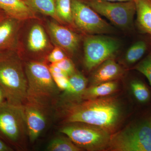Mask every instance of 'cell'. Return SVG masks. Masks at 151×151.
Wrapping results in <instances>:
<instances>
[{"label":"cell","instance_id":"6da1fadb","mask_svg":"<svg viewBox=\"0 0 151 151\" xmlns=\"http://www.w3.org/2000/svg\"><path fill=\"white\" fill-rule=\"evenodd\" d=\"M64 122L100 127L112 134L117 132L124 116V107L116 97L108 96L62 104Z\"/></svg>","mask_w":151,"mask_h":151},{"label":"cell","instance_id":"7a4b0ae2","mask_svg":"<svg viewBox=\"0 0 151 151\" xmlns=\"http://www.w3.org/2000/svg\"><path fill=\"white\" fill-rule=\"evenodd\" d=\"M0 86L9 104L22 107L26 102L25 69L19 56L12 49L0 50Z\"/></svg>","mask_w":151,"mask_h":151},{"label":"cell","instance_id":"3957f363","mask_svg":"<svg viewBox=\"0 0 151 151\" xmlns=\"http://www.w3.org/2000/svg\"><path fill=\"white\" fill-rule=\"evenodd\" d=\"M107 151H151V107L112 134Z\"/></svg>","mask_w":151,"mask_h":151},{"label":"cell","instance_id":"277c9868","mask_svg":"<svg viewBox=\"0 0 151 151\" xmlns=\"http://www.w3.org/2000/svg\"><path fill=\"white\" fill-rule=\"evenodd\" d=\"M25 72L27 82L26 102L46 107L57 96L58 88L49 68L43 63L30 61Z\"/></svg>","mask_w":151,"mask_h":151},{"label":"cell","instance_id":"5b68a950","mask_svg":"<svg viewBox=\"0 0 151 151\" xmlns=\"http://www.w3.org/2000/svg\"><path fill=\"white\" fill-rule=\"evenodd\" d=\"M75 145L88 151H107L111 134L100 127L83 123H70L60 129Z\"/></svg>","mask_w":151,"mask_h":151},{"label":"cell","instance_id":"8992f818","mask_svg":"<svg viewBox=\"0 0 151 151\" xmlns=\"http://www.w3.org/2000/svg\"><path fill=\"white\" fill-rule=\"evenodd\" d=\"M27 133L22 107L6 102L0 106V137L16 147H21Z\"/></svg>","mask_w":151,"mask_h":151},{"label":"cell","instance_id":"52a82bcc","mask_svg":"<svg viewBox=\"0 0 151 151\" xmlns=\"http://www.w3.org/2000/svg\"><path fill=\"white\" fill-rule=\"evenodd\" d=\"M120 45L117 40L103 35L86 36L84 42V63L86 70L90 71L111 58Z\"/></svg>","mask_w":151,"mask_h":151},{"label":"cell","instance_id":"ba28073f","mask_svg":"<svg viewBox=\"0 0 151 151\" xmlns=\"http://www.w3.org/2000/svg\"><path fill=\"white\" fill-rule=\"evenodd\" d=\"M86 4L96 12L108 19L120 28L128 29L132 27L136 13L134 0L112 2L106 0H87Z\"/></svg>","mask_w":151,"mask_h":151},{"label":"cell","instance_id":"9c48e42d","mask_svg":"<svg viewBox=\"0 0 151 151\" xmlns=\"http://www.w3.org/2000/svg\"><path fill=\"white\" fill-rule=\"evenodd\" d=\"M73 24L83 32L92 35L111 33L113 28L99 14L81 0H71Z\"/></svg>","mask_w":151,"mask_h":151},{"label":"cell","instance_id":"30bf717a","mask_svg":"<svg viewBox=\"0 0 151 151\" xmlns=\"http://www.w3.org/2000/svg\"><path fill=\"white\" fill-rule=\"evenodd\" d=\"M45 108L44 106L27 101L22 107L27 132L31 142L37 140L46 127L47 119L44 111Z\"/></svg>","mask_w":151,"mask_h":151},{"label":"cell","instance_id":"8fae6325","mask_svg":"<svg viewBox=\"0 0 151 151\" xmlns=\"http://www.w3.org/2000/svg\"><path fill=\"white\" fill-rule=\"evenodd\" d=\"M47 26L52 38L58 47L70 53L76 51L80 41L77 34L67 28L53 22L49 23Z\"/></svg>","mask_w":151,"mask_h":151},{"label":"cell","instance_id":"7c38bea8","mask_svg":"<svg viewBox=\"0 0 151 151\" xmlns=\"http://www.w3.org/2000/svg\"><path fill=\"white\" fill-rule=\"evenodd\" d=\"M124 73V70L121 65L114 60L109 58L98 66L91 77V84L92 85H96L116 81Z\"/></svg>","mask_w":151,"mask_h":151},{"label":"cell","instance_id":"4fadbf2b","mask_svg":"<svg viewBox=\"0 0 151 151\" xmlns=\"http://www.w3.org/2000/svg\"><path fill=\"white\" fill-rule=\"evenodd\" d=\"M19 21L8 16L0 21V50L12 49L15 45Z\"/></svg>","mask_w":151,"mask_h":151},{"label":"cell","instance_id":"5bb4252c","mask_svg":"<svg viewBox=\"0 0 151 151\" xmlns=\"http://www.w3.org/2000/svg\"><path fill=\"white\" fill-rule=\"evenodd\" d=\"M69 84L60 96L61 104L81 100L86 89L87 80L83 74L76 71L68 77Z\"/></svg>","mask_w":151,"mask_h":151},{"label":"cell","instance_id":"9a60e30c","mask_svg":"<svg viewBox=\"0 0 151 151\" xmlns=\"http://www.w3.org/2000/svg\"><path fill=\"white\" fill-rule=\"evenodd\" d=\"M0 9L7 16L18 20H25L35 18L34 12L24 0H0Z\"/></svg>","mask_w":151,"mask_h":151},{"label":"cell","instance_id":"2e32d148","mask_svg":"<svg viewBox=\"0 0 151 151\" xmlns=\"http://www.w3.org/2000/svg\"><path fill=\"white\" fill-rule=\"evenodd\" d=\"M136 6L137 23L143 33L151 36V0H134Z\"/></svg>","mask_w":151,"mask_h":151},{"label":"cell","instance_id":"e0dca14e","mask_svg":"<svg viewBox=\"0 0 151 151\" xmlns=\"http://www.w3.org/2000/svg\"><path fill=\"white\" fill-rule=\"evenodd\" d=\"M130 92L133 99L140 106H149L151 103V89L140 78L132 79L129 83Z\"/></svg>","mask_w":151,"mask_h":151},{"label":"cell","instance_id":"ac0fdd59","mask_svg":"<svg viewBox=\"0 0 151 151\" xmlns=\"http://www.w3.org/2000/svg\"><path fill=\"white\" fill-rule=\"evenodd\" d=\"M119 85L116 81H108L92 85L85 89L81 96V100H90L108 97L116 92Z\"/></svg>","mask_w":151,"mask_h":151},{"label":"cell","instance_id":"d6986e66","mask_svg":"<svg viewBox=\"0 0 151 151\" xmlns=\"http://www.w3.org/2000/svg\"><path fill=\"white\" fill-rule=\"evenodd\" d=\"M48 41L43 28L35 24L31 28L27 39V47L30 51L38 52L44 50L47 46Z\"/></svg>","mask_w":151,"mask_h":151},{"label":"cell","instance_id":"ffe728a7","mask_svg":"<svg viewBox=\"0 0 151 151\" xmlns=\"http://www.w3.org/2000/svg\"><path fill=\"white\" fill-rule=\"evenodd\" d=\"M34 12L51 17L59 22L62 23L57 14L55 0H24Z\"/></svg>","mask_w":151,"mask_h":151},{"label":"cell","instance_id":"44dd1931","mask_svg":"<svg viewBox=\"0 0 151 151\" xmlns=\"http://www.w3.org/2000/svg\"><path fill=\"white\" fill-rule=\"evenodd\" d=\"M148 43L145 40H139L131 45L126 52L125 61L129 65H133L141 60L145 54Z\"/></svg>","mask_w":151,"mask_h":151},{"label":"cell","instance_id":"7402d4cb","mask_svg":"<svg viewBox=\"0 0 151 151\" xmlns=\"http://www.w3.org/2000/svg\"><path fill=\"white\" fill-rule=\"evenodd\" d=\"M82 150L69 138L65 137L55 138L50 141L46 149L49 151H80Z\"/></svg>","mask_w":151,"mask_h":151},{"label":"cell","instance_id":"603a6c76","mask_svg":"<svg viewBox=\"0 0 151 151\" xmlns=\"http://www.w3.org/2000/svg\"><path fill=\"white\" fill-rule=\"evenodd\" d=\"M57 14L62 22L73 24L71 0H55Z\"/></svg>","mask_w":151,"mask_h":151},{"label":"cell","instance_id":"cb8c5ba5","mask_svg":"<svg viewBox=\"0 0 151 151\" xmlns=\"http://www.w3.org/2000/svg\"><path fill=\"white\" fill-rule=\"evenodd\" d=\"M133 69L145 76L151 87V50L145 58L134 66Z\"/></svg>","mask_w":151,"mask_h":151},{"label":"cell","instance_id":"d4e9b609","mask_svg":"<svg viewBox=\"0 0 151 151\" xmlns=\"http://www.w3.org/2000/svg\"><path fill=\"white\" fill-rule=\"evenodd\" d=\"M56 65L64 71L69 77L75 72L74 64L69 58L65 57V58L56 63H52Z\"/></svg>","mask_w":151,"mask_h":151},{"label":"cell","instance_id":"484cf974","mask_svg":"<svg viewBox=\"0 0 151 151\" xmlns=\"http://www.w3.org/2000/svg\"><path fill=\"white\" fill-rule=\"evenodd\" d=\"M65 55L61 48L57 47H55L49 55L47 59L52 63H56L65 58Z\"/></svg>","mask_w":151,"mask_h":151},{"label":"cell","instance_id":"4316f807","mask_svg":"<svg viewBox=\"0 0 151 151\" xmlns=\"http://www.w3.org/2000/svg\"><path fill=\"white\" fill-rule=\"evenodd\" d=\"M53 79L58 89H60L63 91H64L67 89L69 84L68 77H60V78H53Z\"/></svg>","mask_w":151,"mask_h":151},{"label":"cell","instance_id":"83f0119b","mask_svg":"<svg viewBox=\"0 0 151 151\" xmlns=\"http://www.w3.org/2000/svg\"><path fill=\"white\" fill-rule=\"evenodd\" d=\"M13 149L0 137V151H12Z\"/></svg>","mask_w":151,"mask_h":151},{"label":"cell","instance_id":"f1b7e54d","mask_svg":"<svg viewBox=\"0 0 151 151\" xmlns=\"http://www.w3.org/2000/svg\"><path fill=\"white\" fill-rule=\"evenodd\" d=\"M7 102L5 95L1 87L0 86V106Z\"/></svg>","mask_w":151,"mask_h":151},{"label":"cell","instance_id":"f546056e","mask_svg":"<svg viewBox=\"0 0 151 151\" xmlns=\"http://www.w3.org/2000/svg\"><path fill=\"white\" fill-rule=\"evenodd\" d=\"M4 14L5 13L1 12H0V21L2 20L3 19L5 18L7 16L6 15H5Z\"/></svg>","mask_w":151,"mask_h":151},{"label":"cell","instance_id":"4dcf8cb0","mask_svg":"<svg viewBox=\"0 0 151 151\" xmlns=\"http://www.w3.org/2000/svg\"><path fill=\"white\" fill-rule=\"evenodd\" d=\"M106 1H109L112 2H122L127 1H132V0H106Z\"/></svg>","mask_w":151,"mask_h":151}]
</instances>
